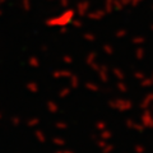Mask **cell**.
Instances as JSON below:
<instances>
[{
	"instance_id": "1",
	"label": "cell",
	"mask_w": 153,
	"mask_h": 153,
	"mask_svg": "<svg viewBox=\"0 0 153 153\" xmlns=\"http://www.w3.org/2000/svg\"><path fill=\"white\" fill-rule=\"evenodd\" d=\"M75 19V10L74 9H65L61 13H57L55 16L50 17L46 21V25L50 28H55V30H63V28L70 26Z\"/></svg>"
}]
</instances>
